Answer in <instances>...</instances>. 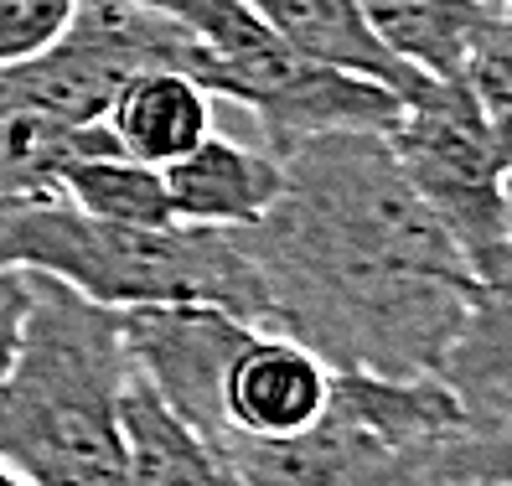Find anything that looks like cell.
Returning <instances> with one entry per match:
<instances>
[{
	"instance_id": "obj_19",
	"label": "cell",
	"mask_w": 512,
	"mask_h": 486,
	"mask_svg": "<svg viewBox=\"0 0 512 486\" xmlns=\"http://www.w3.org/2000/svg\"><path fill=\"white\" fill-rule=\"evenodd\" d=\"M26 311H32V280L16 275V269H0V383H6L11 362H16Z\"/></svg>"
},
{
	"instance_id": "obj_2",
	"label": "cell",
	"mask_w": 512,
	"mask_h": 486,
	"mask_svg": "<svg viewBox=\"0 0 512 486\" xmlns=\"http://www.w3.org/2000/svg\"><path fill=\"white\" fill-rule=\"evenodd\" d=\"M32 280L21 347L0 383V461L32 486H130L119 311Z\"/></svg>"
},
{
	"instance_id": "obj_9",
	"label": "cell",
	"mask_w": 512,
	"mask_h": 486,
	"mask_svg": "<svg viewBox=\"0 0 512 486\" xmlns=\"http://www.w3.org/2000/svg\"><path fill=\"white\" fill-rule=\"evenodd\" d=\"M440 383L456 393L471 430L512 414V233L476 269V295L440 362Z\"/></svg>"
},
{
	"instance_id": "obj_4",
	"label": "cell",
	"mask_w": 512,
	"mask_h": 486,
	"mask_svg": "<svg viewBox=\"0 0 512 486\" xmlns=\"http://www.w3.org/2000/svg\"><path fill=\"white\" fill-rule=\"evenodd\" d=\"M471 419L440 373L337 368L326 414L290 440H223L254 486H471Z\"/></svg>"
},
{
	"instance_id": "obj_8",
	"label": "cell",
	"mask_w": 512,
	"mask_h": 486,
	"mask_svg": "<svg viewBox=\"0 0 512 486\" xmlns=\"http://www.w3.org/2000/svg\"><path fill=\"white\" fill-rule=\"evenodd\" d=\"M171 218L187 228H254L285 192V166L275 150L207 135L182 161L161 166Z\"/></svg>"
},
{
	"instance_id": "obj_13",
	"label": "cell",
	"mask_w": 512,
	"mask_h": 486,
	"mask_svg": "<svg viewBox=\"0 0 512 486\" xmlns=\"http://www.w3.org/2000/svg\"><path fill=\"white\" fill-rule=\"evenodd\" d=\"M378 42L425 78H461L466 47L487 21V0H357Z\"/></svg>"
},
{
	"instance_id": "obj_6",
	"label": "cell",
	"mask_w": 512,
	"mask_h": 486,
	"mask_svg": "<svg viewBox=\"0 0 512 486\" xmlns=\"http://www.w3.org/2000/svg\"><path fill=\"white\" fill-rule=\"evenodd\" d=\"M388 150L471 269L487 264L512 233L507 161L461 78H425L404 99Z\"/></svg>"
},
{
	"instance_id": "obj_5",
	"label": "cell",
	"mask_w": 512,
	"mask_h": 486,
	"mask_svg": "<svg viewBox=\"0 0 512 486\" xmlns=\"http://www.w3.org/2000/svg\"><path fill=\"white\" fill-rule=\"evenodd\" d=\"M197 42L192 78L213 99H233L259 119L264 150H295L300 140L378 130L388 135L404 109L394 88L373 78L337 73L290 52L249 0H145Z\"/></svg>"
},
{
	"instance_id": "obj_1",
	"label": "cell",
	"mask_w": 512,
	"mask_h": 486,
	"mask_svg": "<svg viewBox=\"0 0 512 486\" xmlns=\"http://www.w3.org/2000/svg\"><path fill=\"white\" fill-rule=\"evenodd\" d=\"M280 166V202L233 228L264 290V326L331 368L440 373L476 269L404 181L388 135H316Z\"/></svg>"
},
{
	"instance_id": "obj_3",
	"label": "cell",
	"mask_w": 512,
	"mask_h": 486,
	"mask_svg": "<svg viewBox=\"0 0 512 486\" xmlns=\"http://www.w3.org/2000/svg\"><path fill=\"white\" fill-rule=\"evenodd\" d=\"M0 269L42 275L109 311L218 306L264 326V290L233 228H125L57 187L0 202Z\"/></svg>"
},
{
	"instance_id": "obj_7",
	"label": "cell",
	"mask_w": 512,
	"mask_h": 486,
	"mask_svg": "<svg viewBox=\"0 0 512 486\" xmlns=\"http://www.w3.org/2000/svg\"><path fill=\"white\" fill-rule=\"evenodd\" d=\"M337 368L306 342L269 326H249V337L228 357L218 383V430L223 440H290L326 414Z\"/></svg>"
},
{
	"instance_id": "obj_11",
	"label": "cell",
	"mask_w": 512,
	"mask_h": 486,
	"mask_svg": "<svg viewBox=\"0 0 512 486\" xmlns=\"http://www.w3.org/2000/svg\"><path fill=\"white\" fill-rule=\"evenodd\" d=\"M104 125L125 156L171 166L213 135V94L182 68H145L114 94Z\"/></svg>"
},
{
	"instance_id": "obj_22",
	"label": "cell",
	"mask_w": 512,
	"mask_h": 486,
	"mask_svg": "<svg viewBox=\"0 0 512 486\" xmlns=\"http://www.w3.org/2000/svg\"><path fill=\"white\" fill-rule=\"evenodd\" d=\"M487 6H497V0H487Z\"/></svg>"
},
{
	"instance_id": "obj_12",
	"label": "cell",
	"mask_w": 512,
	"mask_h": 486,
	"mask_svg": "<svg viewBox=\"0 0 512 486\" xmlns=\"http://www.w3.org/2000/svg\"><path fill=\"white\" fill-rule=\"evenodd\" d=\"M125 435H130V486H254L233 455L197 435L182 414L161 404L135 368L125 383Z\"/></svg>"
},
{
	"instance_id": "obj_20",
	"label": "cell",
	"mask_w": 512,
	"mask_h": 486,
	"mask_svg": "<svg viewBox=\"0 0 512 486\" xmlns=\"http://www.w3.org/2000/svg\"><path fill=\"white\" fill-rule=\"evenodd\" d=\"M0 486H32V481H26L16 466H6V461H0Z\"/></svg>"
},
{
	"instance_id": "obj_16",
	"label": "cell",
	"mask_w": 512,
	"mask_h": 486,
	"mask_svg": "<svg viewBox=\"0 0 512 486\" xmlns=\"http://www.w3.org/2000/svg\"><path fill=\"white\" fill-rule=\"evenodd\" d=\"M461 83L471 88L502 161L512 166V0H497L487 21L476 26L466 63H461Z\"/></svg>"
},
{
	"instance_id": "obj_10",
	"label": "cell",
	"mask_w": 512,
	"mask_h": 486,
	"mask_svg": "<svg viewBox=\"0 0 512 486\" xmlns=\"http://www.w3.org/2000/svg\"><path fill=\"white\" fill-rule=\"evenodd\" d=\"M259 11V21L275 32L290 52H300L306 63L337 68V73H357L373 78L383 88H394L399 99H409L425 73H414L404 57H394L378 32L368 26V16L357 11V0H249Z\"/></svg>"
},
{
	"instance_id": "obj_15",
	"label": "cell",
	"mask_w": 512,
	"mask_h": 486,
	"mask_svg": "<svg viewBox=\"0 0 512 486\" xmlns=\"http://www.w3.org/2000/svg\"><path fill=\"white\" fill-rule=\"evenodd\" d=\"M119 150L109 125H63L47 114H0V202L57 187V171L78 156Z\"/></svg>"
},
{
	"instance_id": "obj_21",
	"label": "cell",
	"mask_w": 512,
	"mask_h": 486,
	"mask_svg": "<svg viewBox=\"0 0 512 486\" xmlns=\"http://www.w3.org/2000/svg\"><path fill=\"white\" fill-rule=\"evenodd\" d=\"M471 486H497V481H471Z\"/></svg>"
},
{
	"instance_id": "obj_14",
	"label": "cell",
	"mask_w": 512,
	"mask_h": 486,
	"mask_svg": "<svg viewBox=\"0 0 512 486\" xmlns=\"http://www.w3.org/2000/svg\"><path fill=\"white\" fill-rule=\"evenodd\" d=\"M57 192L104 223H125V228H171L176 223L161 166H145V161L125 156V150H99V156L68 161L57 171Z\"/></svg>"
},
{
	"instance_id": "obj_17",
	"label": "cell",
	"mask_w": 512,
	"mask_h": 486,
	"mask_svg": "<svg viewBox=\"0 0 512 486\" xmlns=\"http://www.w3.org/2000/svg\"><path fill=\"white\" fill-rule=\"evenodd\" d=\"M78 0H0V68L47 52L73 26Z\"/></svg>"
},
{
	"instance_id": "obj_18",
	"label": "cell",
	"mask_w": 512,
	"mask_h": 486,
	"mask_svg": "<svg viewBox=\"0 0 512 486\" xmlns=\"http://www.w3.org/2000/svg\"><path fill=\"white\" fill-rule=\"evenodd\" d=\"M461 476L512 486V414L487 424V430H471L461 440Z\"/></svg>"
}]
</instances>
